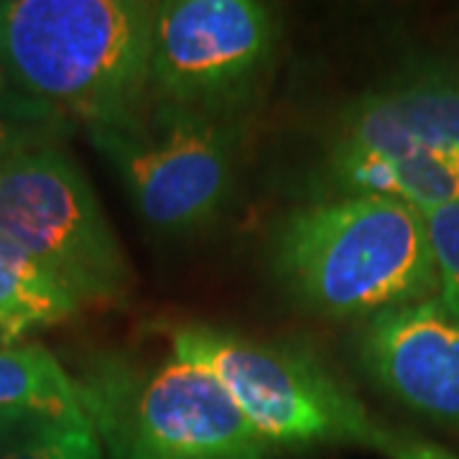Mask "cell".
<instances>
[{
  "label": "cell",
  "instance_id": "ba28073f",
  "mask_svg": "<svg viewBox=\"0 0 459 459\" xmlns=\"http://www.w3.org/2000/svg\"><path fill=\"white\" fill-rule=\"evenodd\" d=\"M281 44L279 13L255 0L156 3L148 105L243 117L261 98Z\"/></svg>",
  "mask_w": 459,
  "mask_h": 459
},
{
  "label": "cell",
  "instance_id": "9c48e42d",
  "mask_svg": "<svg viewBox=\"0 0 459 459\" xmlns=\"http://www.w3.org/2000/svg\"><path fill=\"white\" fill-rule=\"evenodd\" d=\"M360 362L401 403L459 429V319L437 296L365 319Z\"/></svg>",
  "mask_w": 459,
  "mask_h": 459
},
{
  "label": "cell",
  "instance_id": "30bf717a",
  "mask_svg": "<svg viewBox=\"0 0 459 459\" xmlns=\"http://www.w3.org/2000/svg\"><path fill=\"white\" fill-rule=\"evenodd\" d=\"M80 309L41 263L0 232V347L62 325Z\"/></svg>",
  "mask_w": 459,
  "mask_h": 459
},
{
  "label": "cell",
  "instance_id": "2e32d148",
  "mask_svg": "<svg viewBox=\"0 0 459 459\" xmlns=\"http://www.w3.org/2000/svg\"><path fill=\"white\" fill-rule=\"evenodd\" d=\"M0 120L11 123H29V126H74L65 115L56 113L54 108L23 98L18 90L0 77Z\"/></svg>",
  "mask_w": 459,
  "mask_h": 459
},
{
  "label": "cell",
  "instance_id": "277c9868",
  "mask_svg": "<svg viewBox=\"0 0 459 459\" xmlns=\"http://www.w3.org/2000/svg\"><path fill=\"white\" fill-rule=\"evenodd\" d=\"M80 403L110 459H273L276 449L204 370L169 358L143 365L95 352L74 377Z\"/></svg>",
  "mask_w": 459,
  "mask_h": 459
},
{
  "label": "cell",
  "instance_id": "3957f363",
  "mask_svg": "<svg viewBox=\"0 0 459 459\" xmlns=\"http://www.w3.org/2000/svg\"><path fill=\"white\" fill-rule=\"evenodd\" d=\"M327 197L383 195L427 210L459 202V72L439 62L398 69L350 100L332 126Z\"/></svg>",
  "mask_w": 459,
  "mask_h": 459
},
{
  "label": "cell",
  "instance_id": "7c38bea8",
  "mask_svg": "<svg viewBox=\"0 0 459 459\" xmlns=\"http://www.w3.org/2000/svg\"><path fill=\"white\" fill-rule=\"evenodd\" d=\"M0 459H102V444L87 416L51 419L31 429Z\"/></svg>",
  "mask_w": 459,
  "mask_h": 459
},
{
  "label": "cell",
  "instance_id": "6da1fadb",
  "mask_svg": "<svg viewBox=\"0 0 459 459\" xmlns=\"http://www.w3.org/2000/svg\"><path fill=\"white\" fill-rule=\"evenodd\" d=\"M156 3L0 0V77L90 128L126 126L148 105Z\"/></svg>",
  "mask_w": 459,
  "mask_h": 459
},
{
  "label": "cell",
  "instance_id": "4fadbf2b",
  "mask_svg": "<svg viewBox=\"0 0 459 459\" xmlns=\"http://www.w3.org/2000/svg\"><path fill=\"white\" fill-rule=\"evenodd\" d=\"M424 228H427L429 247L434 258L437 299L442 307L459 319V202H446L437 207L419 210Z\"/></svg>",
  "mask_w": 459,
  "mask_h": 459
},
{
  "label": "cell",
  "instance_id": "8992f818",
  "mask_svg": "<svg viewBox=\"0 0 459 459\" xmlns=\"http://www.w3.org/2000/svg\"><path fill=\"white\" fill-rule=\"evenodd\" d=\"M0 232L41 263L80 307L117 309L128 301L131 263L62 143L0 164Z\"/></svg>",
  "mask_w": 459,
  "mask_h": 459
},
{
  "label": "cell",
  "instance_id": "9a60e30c",
  "mask_svg": "<svg viewBox=\"0 0 459 459\" xmlns=\"http://www.w3.org/2000/svg\"><path fill=\"white\" fill-rule=\"evenodd\" d=\"M368 449L380 452L383 457L388 459H459L455 452L444 449L439 444L427 442L419 434L380 427V424H377Z\"/></svg>",
  "mask_w": 459,
  "mask_h": 459
},
{
  "label": "cell",
  "instance_id": "8fae6325",
  "mask_svg": "<svg viewBox=\"0 0 459 459\" xmlns=\"http://www.w3.org/2000/svg\"><path fill=\"white\" fill-rule=\"evenodd\" d=\"M0 413L39 419L84 416L74 377L41 344L0 347Z\"/></svg>",
  "mask_w": 459,
  "mask_h": 459
},
{
  "label": "cell",
  "instance_id": "e0dca14e",
  "mask_svg": "<svg viewBox=\"0 0 459 459\" xmlns=\"http://www.w3.org/2000/svg\"><path fill=\"white\" fill-rule=\"evenodd\" d=\"M51 419L26 416V413H0V455L8 452L18 439H23L31 429H36Z\"/></svg>",
  "mask_w": 459,
  "mask_h": 459
},
{
  "label": "cell",
  "instance_id": "52a82bcc",
  "mask_svg": "<svg viewBox=\"0 0 459 459\" xmlns=\"http://www.w3.org/2000/svg\"><path fill=\"white\" fill-rule=\"evenodd\" d=\"M87 138L151 228L189 235L212 225L232 197L243 117L146 105L131 123L90 128Z\"/></svg>",
  "mask_w": 459,
  "mask_h": 459
},
{
  "label": "cell",
  "instance_id": "5b68a950",
  "mask_svg": "<svg viewBox=\"0 0 459 459\" xmlns=\"http://www.w3.org/2000/svg\"><path fill=\"white\" fill-rule=\"evenodd\" d=\"M171 358L204 370L276 452L368 446L377 421L307 352L214 325L171 332Z\"/></svg>",
  "mask_w": 459,
  "mask_h": 459
},
{
  "label": "cell",
  "instance_id": "5bb4252c",
  "mask_svg": "<svg viewBox=\"0 0 459 459\" xmlns=\"http://www.w3.org/2000/svg\"><path fill=\"white\" fill-rule=\"evenodd\" d=\"M72 131H74V126H29V123L0 120V164L26 153V151L56 146Z\"/></svg>",
  "mask_w": 459,
  "mask_h": 459
},
{
  "label": "cell",
  "instance_id": "7a4b0ae2",
  "mask_svg": "<svg viewBox=\"0 0 459 459\" xmlns=\"http://www.w3.org/2000/svg\"><path fill=\"white\" fill-rule=\"evenodd\" d=\"M271 265L289 294L329 319H370L439 291L421 214L383 195L325 197L283 214Z\"/></svg>",
  "mask_w": 459,
  "mask_h": 459
}]
</instances>
